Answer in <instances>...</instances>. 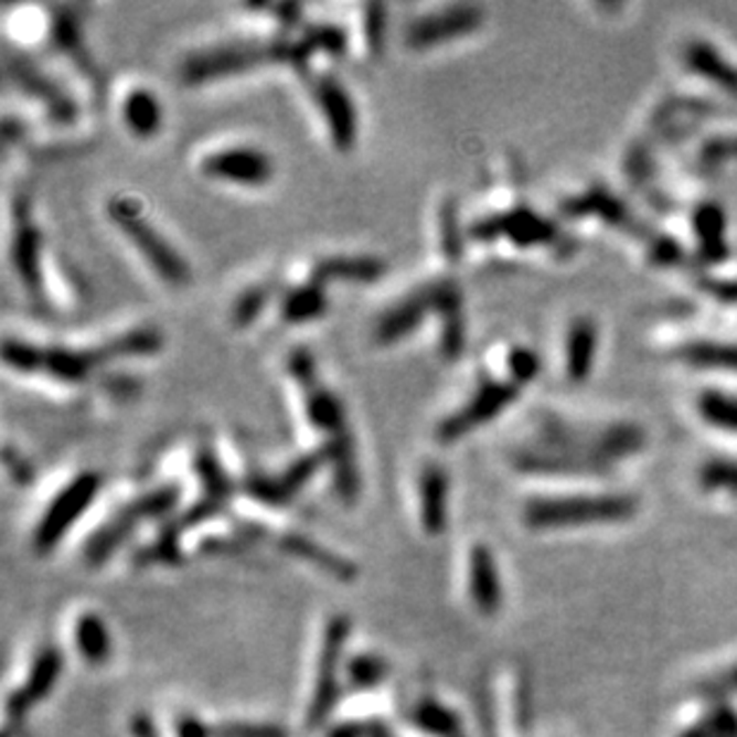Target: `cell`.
<instances>
[{
	"mask_svg": "<svg viewBox=\"0 0 737 737\" xmlns=\"http://www.w3.org/2000/svg\"><path fill=\"white\" fill-rule=\"evenodd\" d=\"M75 642L79 654L98 666V663L108 661L113 652V642H110V632L108 626L103 623V618L96 613H84L79 616V621L75 626Z\"/></svg>",
	"mask_w": 737,
	"mask_h": 737,
	"instance_id": "cell-31",
	"label": "cell"
},
{
	"mask_svg": "<svg viewBox=\"0 0 737 737\" xmlns=\"http://www.w3.org/2000/svg\"><path fill=\"white\" fill-rule=\"evenodd\" d=\"M106 215L110 217V223L120 227L125 237L137 246L139 254L146 258V263L151 265L153 273L163 279L168 285L180 287L189 279V268L184 258L177 254V250L160 237L156 227L146 223V217L141 215L139 205L127 199V196H108L106 201Z\"/></svg>",
	"mask_w": 737,
	"mask_h": 737,
	"instance_id": "cell-4",
	"label": "cell"
},
{
	"mask_svg": "<svg viewBox=\"0 0 737 737\" xmlns=\"http://www.w3.org/2000/svg\"><path fill=\"white\" fill-rule=\"evenodd\" d=\"M737 690V666L733 671H728L726 675H718L714 681L704 687L706 695L712 697H720V695H728V692Z\"/></svg>",
	"mask_w": 737,
	"mask_h": 737,
	"instance_id": "cell-48",
	"label": "cell"
},
{
	"mask_svg": "<svg viewBox=\"0 0 737 737\" xmlns=\"http://www.w3.org/2000/svg\"><path fill=\"white\" fill-rule=\"evenodd\" d=\"M182 488L177 482L160 484V488L131 499L120 511L113 513V519L103 523L96 533L84 544V558L88 566L106 564L115 549H120L127 537L135 533L143 521L165 519L180 504Z\"/></svg>",
	"mask_w": 737,
	"mask_h": 737,
	"instance_id": "cell-3",
	"label": "cell"
},
{
	"mask_svg": "<svg viewBox=\"0 0 737 737\" xmlns=\"http://www.w3.org/2000/svg\"><path fill=\"white\" fill-rule=\"evenodd\" d=\"M293 41L287 36L275 39H232L189 53L180 63V79L184 84H201L225 75H234L260 63L282 61L291 63Z\"/></svg>",
	"mask_w": 737,
	"mask_h": 737,
	"instance_id": "cell-1",
	"label": "cell"
},
{
	"mask_svg": "<svg viewBox=\"0 0 737 737\" xmlns=\"http://www.w3.org/2000/svg\"><path fill=\"white\" fill-rule=\"evenodd\" d=\"M468 234L482 242L494 237H506L519 246H540L556 242V227L549 220L527 209H515L509 213L482 217L478 223L470 225Z\"/></svg>",
	"mask_w": 737,
	"mask_h": 737,
	"instance_id": "cell-13",
	"label": "cell"
},
{
	"mask_svg": "<svg viewBox=\"0 0 737 737\" xmlns=\"http://www.w3.org/2000/svg\"><path fill=\"white\" fill-rule=\"evenodd\" d=\"M177 737H215V733L203 724L199 716L184 714L177 718Z\"/></svg>",
	"mask_w": 737,
	"mask_h": 737,
	"instance_id": "cell-47",
	"label": "cell"
},
{
	"mask_svg": "<svg viewBox=\"0 0 737 737\" xmlns=\"http://www.w3.org/2000/svg\"><path fill=\"white\" fill-rule=\"evenodd\" d=\"M129 730H131V735H135V737H160L156 724L146 714H137L135 718H131Z\"/></svg>",
	"mask_w": 737,
	"mask_h": 737,
	"instance_id": "cell-49",
	"label": "cell"
},
{
	"mask_svg": "<svg viewBox=\"0 0 737 737\" xmlns=\"http://www.w3.org/2000/svg\"><path fill=\"white\" fill-rule=\"evenodd\" d=\"M39 248H41V234L29 220L26 201L24 196L12 199V239H10V263L12 270L18 275L29 299L34 303L46 306V297H43V279H41V263H39Z\"/></svg>",
	"mask_w": 737,
	"mask_h": 737,
	"instance_id": "cell-9",
	"label": "cell"
},
{
	"mask_svg": "<svg viewBox=\"0 0 737 737\" xmlns=\"http://www.w3.org/2000/svg\"><path fill=\"white\" fill-rule=\"evenodd\" d=\"M363 36L371 53H377L385 41V6L367 3L363 8Z\"/></svg>",
	"mask_w": 737,
	"mask_h": 737,
	"instance_id": "cell-45",
	"label": "cell"
},
{
	"mask_svg": "<svg viewBox=\"0 0 737 737\" xmlns=\"http://www.w3.org/2000/svg\"><path fill=\"white\" fill-rule=\"evenodd\" d=\"M699 480L704 490H726L737 494V461L714 459L704 463Z\"/></svg>",
	"mask_w": 737,
	"mask_h": 737,
	"instance_id": "cell-42",
	"label": "cell"
},
{
	"mask_svg": "<svg viewBox=\"0 0 737 737\" xmlns=\"http://www.w3.org/2000/svg\"><path fill=\"white\" fill-rule=\"evenodd\" d=\"M215 737H289V733L277 724H254V720H232L220 724Z\"/></svg>",
	"mask_w": 737,
	"mask_h": 737,
	"instance_id": "cell-43",
	"label": "cell"
},
{
	"mask_svg": "<svg viewBox=\"0 0 737 737\" xmlns=\"http://www.w3.org/2000/svg\"><path fill=\"white\" fill-rule=\"evenodd\" d=\"M6 75L14 86L22 88V92L32 94L34 98H41L43 106H46V113L51 120L55 122H70L75 120L77 106L72 103V98L63 92L61 86L53 84L43 72L26 61V55H6Z\"/></svg>",
	"mask_w": 737,
	"mask_h": 737,
	"instance_id": "cell-15",
	"label": "cell"
},
{
	"mask_svg": "<svg viewBox=\"0 0 737 737\" xmlns=\"http://www.w3.org/2000/svg\"><path fill=\"white\" fill-rule=\"evenodd\" d=\"M100 387L106 389L110 396H131L137 392V377L131 375H122V373H108V375H100L98 377Z\"/></svg>",
	"mask_w": 737,
	"mask_h": 737,
	"instance_id": "cell-46",
	"label": "cell"
},
{
	"mask_svg": "<svg viewBox=\"0 0 737 737\" xmlns=\"http://www.w3.org/2000/svg\"><path fill=\"white\" fill-rule=\"evenodd\" d=\"M413 720H416V726L420 730H425L427 735H432V737H463L459 714H453L449 706L439 704L435 699H423L416 706Z\"/></svg>",
	"mask_w": 737,
	"mask_h": 737,
	"instance_id": "cell-33",
	"label": "cell"
},
{
	"mask_svg": "<svg viewBox=\"0 0 737 737\" xmlns=\"http://www.w3.org/2000/svg\"><path fill=\"white\" fill-rule=\"evenodd\" d=\"M328 737H365V726L361 720H351V724H342L328 733Z\"/></svg>",
	"mask_w": 737,
	"mask_h": 737,
	"instance_id": "cell-51",
	"label": "cell"
},
{
	"mask_svg": "<svg viewBox=\"0 0 737 737\" xmlns=\"http://www.w3.org/2000/svg\"><path fill=\"white\" fill-rule=\"evenodd\" d=\"M273 293V282H256L246 287L237 299L232 303V322L237 328H246L256 320V316L263 311V306L268 303Z\"/></svg>",
	"mask_w": 737,
	"mask_h": 737,
	"instance_id": "cell-35",
	"label": "cell"
},
{
	"mask_svg": "<svg viewBox=\"0 0 737 737\" xmlns=\"http://www.w3.org/2000/svg\"><path fill=\"white\" fill-rule=\"evenodd\" d=\"M277 547L282 549V552H287L293 558H301V562H308L311 566H316L320 570H325L328 575H332L334 580L351 583V580H356V575H359V568L353 566L349 562V558L325 549V547H322V544H318L313 540H308V537H303L299 533L279 535L277 537Z\"/></svg>",
	"mask_w": 737,
	"mask_h": 737,
	"instance_id": "cell-20",
	"label": "cell"
},
{
	"mask_svg": "<svg viewBox=\"0 0 737 737\" xmlns=\"http://www.w3.org/2000/svg\"><path fill=\"white\" fill-rule=\"evenodd\" d=\"M313 98L325 117L332 143L339 151H349L356 139V108H353L349 92L332 72H322L313 79Z\"/></svg>",
	"mask_w": 737,
	"mask_h": 737,
	"instance_id": "cell-14",
	"label": "cell"
},
{
	"mask_svg": "<svg viewBox=\"0 0 737 737\" xmlns=\"http://www.w3.org/2000/svg\"><path fill=\"white\" fill-rule=\"evenodd\" d=\"M387 677V661L375 654H359L349 661V681L359 690H371Z\"/></svg>",
	"mask_w": 737,
	"mask_h": 737,
	"instance_id": "cell-41",
	"label": "cell"
},
{
	"mask_svg": "<svg viewBox=\"0 0 737 737\" xmlns=\"http://www.w3.org/2000/svg\"><path fill=\"white\" fill-rule=\"evenodd\" d=\"M122 120L135 137H153L160 127V103L151 88L131 86L122 98Z\"/></svg>",
	"mask_w": 737,
	"mask_h": 737,
	"instance_id": "cell-26",
	"label": "cell"
},
{
	"mask_svg": "<svg viewBox=\"0 0 737 737\" xmlns=\"http://www.w3.org/2000/svg\"><path fill=\"white\" fill-rule=\"evenodd\" d=\"M199 170L213 180L248 186L265 184L273 177L270 158L254 146H225V149L203 153Z\"/></svg>",
	"mask_w": 737,
	"mask_h": 737,
	"instance_id": "cell-12",
	"label": "cell"
},
{
	"mask_svg": "<svg viewBox=\"0 0 737 737\" xmlns=\"http://www.w3.org/2000/svg\"><path fill=\"white\" fill-rule=\"evenodd\" d=\"M697 234L702 239V246L706 254H714L716 256H724V227H726V217L720 213V209L716 205H702L699 213H697Z\"/></svg>",
	"mask_w": 737,
	"mask_h": 737,
	"instance_id": "cell-37",
	"label": "cell"
},
{
	"mask_svg": "<svg viewBox=\"0 0 737 737\" xmlns=\"http://www.w3.org/2000/svg\"><path fill=\"white\" fill-rule=\"evenodd\" d=\"M385 273V263L375 256H328L311 265L308 277L320 285L330 279H349V282H373Z\"/></svg>",
	"mask_w": 737,
	"mask_h": 737,
	"instance_id": "cell-21",
	"label": "cell"
},
{
	"mask_svg": "<svg viewBox=\"0 0 737 737\" xmlns=\"http://www.w3.org/2000/svg\"><path fill=\"white\" fill-rule=\"evenodd\" d=\"M597 325L585 318L575 320L566 334V375L573 382H583L595 367L597 356Z\"/></svg>",
	"mask_w": 737,
	"mask_h": 737,
	"instance_id": "cell-23",
	"label": "cell"
},
{
	"mask_svg": "<svg viewBox=\"0 0 737 737\" xmlns=\"http://www.w3.org/2000/svg\"><path fill=\"white\" fill-rule=\"evenodd\" d=\"M194 468H196V476H199L201 488H203L201 496H209L213 501H220V504H227V501L232 499V492H234V482L225 473V468L220 466L217 456H215V451H213L209 441H199V445H196Z\"/></svg>",
	"mask_w": 737,
	"mask_h": 737,
	"instance_id": "cell-28",
	"label": "cell"
},
{
	"mask_svg": "<svg viewBox=\"0 0 737 737\" xmlns=\"http://www.w3.org/2000/svg\"><path fill=\"white\" fill-rule=\"evenodd\" d=\"M106 351L103 346L92 349H70V346H41V373H46L61 382H82L92 367L100 361H106Z\"/></svg>",
	"mask_w": 737,
	"mask_h": 737,
	"instance_id": "cell-19",
	"label": "cell"
},
{
	"mask_svg": "<svg viewBox=\"0 0 737 737\" xmlns=\"http://www.w3.org/2000/svg\"><path fill=\"white\" fill-rule=\"evenodd\" d=\"M638 511V501L628 494H599V496H554L533 499L525 504L523 519L530 527H570V525H599L623 523Z\"/></svg>",
	"mask_w": 737,
	"mask_h": 737,
	"instance_id": "cell-2",
	"label": "cell"
},
{
	"mask_svg": "<svg viewBox=\"0 0 737 737\" xmlns=\"http://www.w3.org/2000/svg\"><path fill=\"white\" fill-rule=\"evenodd\" d=\"M303 46L308 53L313 51H325L332 55H339L346 49V32L334 22H320V24H308L303 29Z\"/></svg>",
	"mask_w": 737,
	"mask_h": 737,
	"instance_id": "cell-36",
	"label": "cell"
},
{
	"mask_svg": "<svg viewBox=\"0 0 737 737\" xmlns=\"http://www.w3.org/2000/svg\"><path fill=\"white\" fill-rule=\"evenodd\" d=\"M0 356L6 365L18 373H39L41 371V346L24 342V339L6 337L3 346H0Z\"/></svg>",
	"mask_w": 737,
	"mask_h": 737,
	"instance_id": "cell-39",
	"label": "cell"
},
{
	"mask_svg": "<svg viewBox=\"0 0 737 737\" xmlns=\"http://www.w3.org/2000/svg\"><path fill=\"white\" fill-rule=\"evenodd\" d=\"M439 246L449 260L461 258L463 237L459 225V211H456V203L451 199H445L439 205Z\"/></svg>",
	"mask_w": 737,
	"mask_h": 737,
	"instance_id": "cell-38",
	"label": "cell"
},
{
	"mask_svg": "<svg viewBox=\"0 0 737 737\" xmlns=\"http://www.w3.org/2000/svg\"><path fill=\"white\" fill-rule=\"evenodd\" d=\"M63 673V654L55 647L41 650L32 663L26 681L8 697V718L10 724H20V720L34 709V704L43 702L51 690L55 687L57 677Z\"/></svg>",
	"mask_w": 737,
	"mask_h": 737,
	"instance_id": "cell-16",
	"label": "cell"
},
{
	"mask_svg": "<svg viewBox=\"0 0 737 737\" xmlns=\"http://www.w3.org/2000/svg\"><path fill=\"white\" fill-rule=\"evenodd\" d=\"M449 478L439 463H425L418 476V501H420V523L427 535H439L447 527V499Z\"/></svg>",
	"mask_w": 737,
	"mask_h": 737,
	"instance_id": "cell-18",
	"label": "cell"
},
{
	"mask_svg": "<svg viewBox=\"0 0 737 737\" xmlns=\"http://www.w3.org/2000/svg\"><path fill=\"white\" fill-rule=\"evenodd\" d=\"M351 623L346 616H332L325 628V638H322V652L318 661L316 690L308 706V728L318 730L325 726L334 704L339 699V666H342L344 647L349 640Z\"/></svg>",
	"mask_w": 737,
	"mask_h": 737,
	"instance_id": "cell-7",
	"label": "cell"
},
{
	"mask_svg": "<svg viewBox=\"0 0 737 737\" xmlns=\"http://www.w3.org/2000/svg\"><path fill=\"white\" fill-rule=\"evenodd\" d=\"M330 449V466H332V484L337 496L344 504H353L361 492V480H359V468L356 459H353V441L351 435H337L325 441Z\"/></svg>",
	"mask_w": 737,
	"mask_h": 737,
	"instance_id": "cell-25",
	"label": "cell"
},
{
	"mask_svg": "<svg viewBox=\"0 0 737 737\" xmlns=\"http://www.w3.org/2000/svg\"><path fill=\"white\" fill-rule=\"evenodd\" d=\"M482 24V8L480 6H447L437 8L432 12L418 14V18L408 20L404 29L406 46L410 49H427L435 43H445L453 36H463L473 32Z\"/></svg>",
	"mask_w": 737,
	"mask_h": 737,
	"instance_id": "cell-11",
	"label": "cell"
},
{
	"mask_svg": "<svg viewBox=\"0 0 737 737\" xmlns=\"http://www.w3.org/2000/svg\"><path fill=\"white\" fill-rule=\"evenodd\" d=\"M79 10L75 6H57L53 8V20H51V43L53 46L67 53L72 61L79 63L88 70L86 53L79 39Z\"/></svg>",
	"mask_w": 737,
	"mask_h": 737,
	"instance_id": "cell-30",
	"label": "cell"
},
{
	"mask_svg": "<svg viewBox=\"0 0 737 737\" xmlns=\"http://www.w3.org/2000/svg\"><path fill=\"white\" fill-rule=\"evenodd\" d=\"M685 63L704 79L724 86L726 92L737 94V67L730 65L709 43L692 41L685 51Z\"/></svg>",
	"mask_w": 737,
	"mask_h": 737,
	"instance_id": "cell-27",
	"label": "cell"
},
{
	"mask_svg": "<svg viewBox=\"0 0 737 737\" xmlns=\"http://www.w3.org/2000/svg\"><path fill=\"white\" fill-rule=\"evenodd\" d=\"M685 359L702 367L737 371V344H695L685 351Z\"/></svg>",
	"mask_w": 737,
	"mask_h": 737,
	"instance_id": "cell-40",
	"label": "cell"
},
{
	"mask_svg": "<svg viewBox=\"0 0 737 737\" xmlns=\"http://www.w3.org/2000/svg\"><path fill=\"white\" fill-rule=\"evenodd\" d=\"M328 311V293L325 285L316 282L308 277L306 282L285 289L279 299V316L287 322H308L316 320Z\"/></svg>",
	"mask_w": 737,
	"mask_h": 737,
	"instance_id": "cell-24",
	"label": "cell"
},
{
	"mask_svg": "<svg viewBox=\"0 0 737 737\" xmlns=\"http://www.w3.org/2000/svg\"><path fill=\"white\" fill-rule=\"evenodd\" d=\"M506 365H509V373H511V380L515 382V385H525V382H530L540 373L537 353L525 349V346L511 349Z\"/></svg>",
	"mask_w": 737,
	"mask_h": 737,
	"instance_id": "cell-44",
	"label": "cell"
},
{
	"mask_svg": "<svg viewBox=\"0 0 737 737\" xmlns=\"http://www.w3.org/2000/svg\"><path fill=\"white\" fill-rule=\"evenodd\" d=\"M468 587L473 604L484 616L499 613L501 601H504V589H501V578L494 556L490 547H484V544H476V547L470 549Z\"/></svg>",
	"mask_w": 737,
	"mask_h": 737,
	"instance_id": "cell-17",
	"label": "cell"
},
{
	"mask_svg": "<svg viewBox=\"0 0 737 737\" xmlns=\"http://www.w3.org/2000/svg\"><path fill=\"white\" fill-rule=\"evenodd\" d=\"M453 279L449 277H437L430 282H423L413 287L402 299H396L387 311H382L375 320L373 337L380 344H392L396 339L406 337L408 332L420 325V320L427 313H437L441 301L447 299V293L453 289Z\"/></svg>",
	"mask_w": 737,
	"mask_h": 737,
	"instance_id": "cell-6",
	"label": "cell"
},
{
	"mask_svg": "<svg viewBox=\"0 0 737 737\" xmlns=\"http://www.w3.org/2000/svg\"><path fill=\"white\" fill-rule=\"evenodd\" d=\"M163 344V337L151 325H141V328H131L125 330L117 337L103 342V351L106 356H149V353H156Z\"/></svg>",
	"mask_w": 737,
	"mask_h": 737,
	"instance_id": "cell-32",
	"label": "cell"
},
{
	"mask_svg": "<svg viewBox=\"0 0 737 737\" xmlns=\"http://www.w3.org/2000/svg\"><path fill=\"white\" fill-rule=\"evenodd\" d=\"M439 351L445 359H456L461 356L463 342H466V330H463V313H461V291L459 287H453L447 299L439 306Z\"/></svg>",
	"mask_w": 737,
	"mask_h": 737,
	"instance_id": "cell-29",
	"label": "cell"
},
{
	"mask_svg": "<svg viewBox=\"0 0 737 737\" xmlns=\"http://www.w3.org/2000/svg\"><path fill=\"white\" fill-rule=\"evenodd\" d=\"M299 387L303 392V408H306V416L308 420H311V425H316L322 432H328L330 439L349 432L342 404H339V399L328 387L320 385L318 377Z\"/></svg>",
	"mask_w": 737,
	"mask_h": 737,
	"instance_id": "cell-22",
	"label": "cell"
},
{
	"mask_svg": "<svg viewBox=\"0 0 737 737\" xmlns=\"http://www.w3.org/2000/svg\"><path fill=\"white\" fill-rule=\"evenodd\" d=\"M515 396H519V385L513 380H494V377H482L478 389L468 396V402L456 408L445 420L437 423V439L439 441H453L461 435H466L473 427L488 423L494 418L496 413L504 410Z\"/></svg>",
	"mask_w": 737,
	"mask_h": 737,
	"instance_id": "cell-8",
	"label": "cell"
},
{
	"mask_svg": "<svg viewBox=\"0 0 737 737\" xmlns=\"http://www.w3.org/2000/svg\"><path fill=\"white\" fill-rule=\"evenodd\" d=\"M702 418L718 430L737 432V396L724 392H704L699 396Z\"/></svg>",
	"mask_w": 737,
	"mask_h": 737,
	"instance_id": "cell-34",
	"label": "cell"
},
{
	"mask_svg": "<svg viewBox=\"0 0 737 737\" xmlns=\"http://www.w3.org/2000/svg\"><path fill=\"white\" fill-rule=\"evenodd\" d=\"M98 490L100 476L94 473V470H82V473L72 478L43 511L34 530V549L39 554H49L65 537L67 530L82 519V513L92 506Z\"/></svg>",
	"mask_w": 737,
	"mask_h": 737,
	"instance_id": "cell-5",
	"label": "cell"
},
{
	"mask_svg": "<svg viewBox=\"0 0 737 737\" xmlns=\"http://www.w3.org/2000/svg\"><path fill=\"white\" fill-rule=\"evenodd\" d=\"M330 461V449L322 445L313 451L299 456L297 461H291L279 476H263V473H248L242 482V490L250 496L268 506H282L297 494L303 484L316 476V470Z\"/></svg>",
	"mask_w": 737,
	"mask_h": 737,
	"instance_id": "cell-10",
	"label": "cell"
},
{
	"mask_svg": "<svg viewBox=\"0 0 737 737\" xmlns=\"http://www.w3.org/2000/svg\"><path fill=\"white\" fill-rule=\"evenodd\" d=\"M265 10H270V12H275L277 14V20L279 22H282L285 26H293V24H297V20H299V6H291V3H282V6H263Z\"/></svg>",
	"mask_w": 737,
	"mask_h": 737,
	"instance_id": "cell-50",
	"label": "cell"
}]
</instances>
